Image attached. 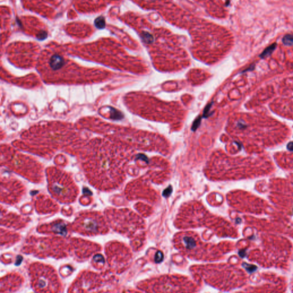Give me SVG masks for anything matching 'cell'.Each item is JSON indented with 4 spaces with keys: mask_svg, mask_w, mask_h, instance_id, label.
Listing matches in <instances>:
<instances>
[{
    "mask_svg": "<svg viewBox=\"0 0 293 293\" xmlns=\"http://www.w3.org/2000/svg\"><path fill=\"white\" fill-rule=\"evenodd\" d=\"M142 38L147 43H151L154 40L153 37L150 33H144L142 34Z\"/></svg>",
    "mask_w": 293,
    "mask_h": 293,
    "instance_id": "7",
    "label": "cell"
},
{
    "mask_svg": "<svg viewBox=\"0 0 293 293\" xmlns=\"http://www.w3.org/2000/svg\"><path fill=\"white\" fill-rule=\"evenodd\" d=\"M30 275L31 283L36 289H50L52 286L51 285L55 286V283L58 284V280L55 271L51 270V267L43 264L31 267Z\"/></svg>",
    "mask_w": 293,
    "mask_h": 293,
    "instance_id": "1",
    "label": "cell"
},
{
    "mask_svg": "<svg viewBox=\"0 0 293 293\" xmlns=\"http://www.w3.org/2000/svg\"><path fill=\"white\" fill-rule=\"evenodd\" d=\"M47 33L45 32V31H41V32H40L39 34H38L37 35V38L38 39H39L40 40H42L45 39V38L47 37Z\"/></svg>",
    "mask_w": 293,
    "mask_h": 293,
    "instance_id": "8",
    "label": "cell"
},
{
    "mask_svg": "<svg viewBox=\"0 0 293 293\" xmlns=\"http://www.w3.org/2000/svg\"><path fill=\"white\" fill-rule=\"evenodd\" d=\"M277 47V43H273L271 45L267 47L263 51V52L261 53L259 56V57L262 58H264L269 57L271 54L273 53V52L275 51V48Z\"/></svg>",
    "mask_w": 293,
    "mask_h": 293,
    "instance_id": "3",
    "label": "cell"
},
{
    "mask_svg": "<svg viewBox=\"0 0 293 293\" xmlns=\"http://www.w3.org/2000/svg\"><path fill=\"white\" fill-rule=\"evenodd\" d=\"M282 42L283 44L287 46H293V35L287 34L282 38Z\"/></svg>",
    "mask_w": 293,
    "mask_h": 293,
    "instance_id": "6",
    "label": "cell"
},
{
    "mask_svg": "<svg viewBox=\"0 0 293 293\" xmlns=\"http://www.w3.org/2000/svg\"><path fill=\"white\" fill-rule=\"evenodd\" d=\"M94 25L98 29H103L105 26V19L103 16L97 17L94 20Z\"/></svg>",
    "mask_w": 293,
    "mask_h": 293,
    "instance_id": "5",
    "label": "cell"
},
{
    "mask_svg": "<svg viewBox=\"0 0 293 293\" xmlns=\"http://www.w3.org/2000/svg\"><path fill=\"white\" fill-rule=\"evenodd\" d=\"M200 121V119H199L198 120H196L195 121V123H194V124L193 125V129H196L197 127H198V125H199Z\"/></svg>",
    "mask_w": 293,
    "mask_h": 293,
    "instance_id": "11",
    "label": "cell"
},
{
    "mask_svg": "<svg viewBox=\"0 0 293 293\" xmlns=\"http://www.w3.org/2000/svg\"><path fill=\"white\" fill-rule=\"evenodd\" d=\"M101 223L100 217L96 216L84 217L83 221L81 222L84 232L87 235H96L100 232L99 227Z\"/></svg>",
    "mask_w": 293,
    "mask_h": 293,
    "instance_id": "2",
    "label": "cell"
},
{
    "mask_svg": "<svg viewBox=\"0 0 293 293\" xmlns=\"http://www.w3.org/2000/svg\"><path fill=\"white\" fill-rule=\"evenodd\" d=\"M63 63V60L60 56L55 55L53 56L51 60V64L52 67L55 68H59Z\"/></svg>",
    "mask_w": 293,
    "mask_h": 293,
    "instance_id": "4",
    "label": "cell"
},
{
    "mask_svg": "<svg viewBox=\"0 0 293 293\" xmlns=\"http://www.w3.org/2000/svg\"><path fill=\"white\" fill-rule=\"evenodd\" d=\"M287 148L289 151H293V142L289 143L287 145Z\"/></svg>",
    "mask_w": 293,
    "mask_h": 293,
    "instance_id": "10",
    "label": "cell"
},
{
    "mask_svg": "<svg viewBox=\"0 0 293 293\" xmlns=\"http://www.w3.org/2000/svg\"><path fill=\"white\" fill-rule=\"evenodd\" d=\"M246 268L247 270L248 271H249V272H250V273L253 272V271H254L256 269V267L253 266V265L252 266L249 265V264H247Z\"/></svg>",
    "mask_w": 293,
    "mask_h": 293,
    "instance_id": "9",
    "label": "cell"
}]
</instances>
